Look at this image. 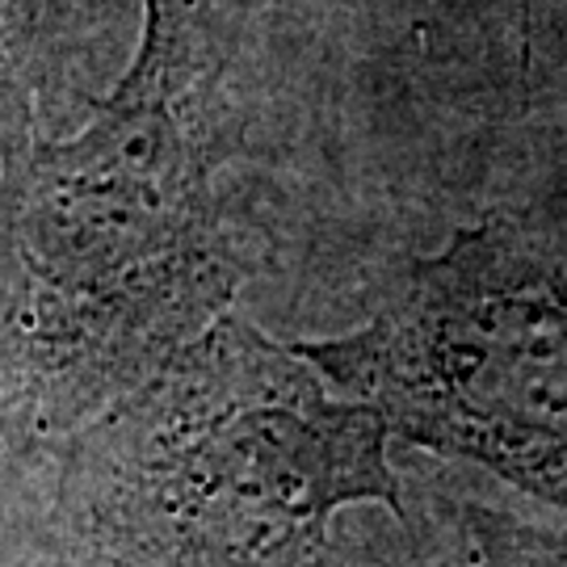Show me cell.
Here are the masks:
<instances>
[{
	"mask_svg": "<svg viewBox=\"0 0 567 567\" xmlns=\"http://www.w3.org/2000/svg\"><path fill=\"white\" fill-rule=\"evenodd\" d=\"M307 358L408 433L567 501V278L505 227L463 236L379 324Z\"/></svg>",
	"mask_w": 567,
	"mask_h": 567,
	"instance_id": "obj_1",
	"label": "cell"
},
{
	"mask_svg": "<svg viewBox=\"0 0 567 567\" xmlns=\"http://www.w3.org/2000/svg\"><path fill=\"white\" fill-rule=\"evenodd\" d=\"M135 68L97 102L81 140L34 156V224L68 295L114 303V274L168 261L203 210V152L194 118L206 55L194 0H143Z\"/></svg>",
	"mask_w": 567,
	"mask_h": 567,
	"instance_id": "obj_2",
	"label": "cell"
},
{
	"mask_svg": "<svg viewBox=\"0 0 567 567\" xmlns=\"http://www.w3.org/2000/svg\"><path fill=\"white\" fill-rule=\"evenodd\" d=\"M42 0H0V122L18 126L30 110V72Z\"/></svg>",
	"mask_w": 567,
	"mask_h": 567,
	"instance_id": "obj_3",
	"label": "cell"
}]
</instances>
